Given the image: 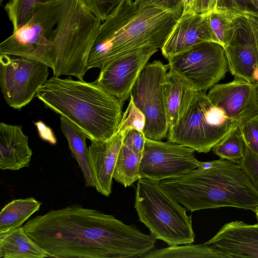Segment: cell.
<instances>
[{"instance_id": "cell-1", "label": "cell", "mask_w": 258, "mask_h": 258, "mask_svg": "<svg viewBox=\"0 0 258 258\" xmlns=\"http://www.w3.org/2000/svg\"><path fill=\"white\" fill-rule=\"evenodd\" d=\"M101 25L82 0L38 4L28 23L0 44V54L40 61L56 77L69 75L83 80Z\"/></svg>"}, {"instance_id": "cell-2", "label": "cell", "mask_w": 258, "mask_h": 258, "mask_svg": "<svg viewBox=\"0 0 258 258\" xmlns=\"http://www.w3.org/2000/svg\"><path fill=\"white\" fill-rule=\"evenodd\" d=\"M23 227L50 257L57 258H142L157 240L135 225L77 205L38 215Z\"/></svg>"}, {"instance_id": "cell-3", "label": "cell", "mask_w": 258, "mask_h": 258, "mask_svg": "<svg viewBox=\"0 0 258 258\" xmlns=\"http://www.w3.org/2000/svg\"><path fill=\"white\" fill-rule=\"evenodd\" d=\"M158 184L191 212L227 207L253 211L258 206V190L245 172L222 158L200 161L194 171Z\"/></svg>"}, {"instance_id": "cell-4", "label": "cell", "mask_w": 258, "mask_h": 258, "mask_svg": "<svg viewBox=\"0 0 258 258\" xmlns=\"http://www.w3.org/2000/svg\"><path fill=\"white\" fill-rule=\"evenodd\" d=\"M177 20L158 8L124 0L101 24L88 56V69H101L114 58L143 47L161 49Z\"/></svg>"}, {"instance_id": "cell-5", "label": "cell", "mask_w": 258, "mask_h": 258, "mask_svg": "<svg viewBox=\"0 0 258 258\" xmlns=\"http://www.w3.org/2000/svg\"><path fill=\"white\" fill-rule=\"evenodd\" d=\"M36 97L46 107L87 133L91 141L110 139L122 116L123 105L95 81L53 76L38 88Z\"/></svg>"}, {"instance_id": "cell-6", "label": "cell", "mask_w": 258, "mask_h": 258, "mask_svg": "<svg viewBox=\"0 0 258 258\" xmlns=\"http://www.w3.org/2000/svg\"><path fill=\"white\" fill-rule=\"evenodd\" d=\"M134 207L140 221L157 239L169 246L192 243L191 215L158 184L141 178L137 184Z\"/></svg>"}, {"instance_id": "cell-7", "label": "cell", "mask_w": 258, "mask_h": 258, "mask_svg": "<svg viewBox=\"0 0 258 258\" xmlns=\"http://www.w3.org/2000/svg\"><path fill=\"white\" fill-rule=\"evenodd\" d=\"M238 124L212 103L206 92L197 91L179 120L169 129L170 142L207 153Z\"/></svg>"}, {"instance_id": "cell-8", "label": "cell", "mask_w": 258, "mask_h": 258, "mask_svg": "<svg viewBox=\"0 0 258 258\" xmlns=\"http://www.w3.org/2000/svg\"><path fill=\"white\" fill-rule=\"evenodd\" d=\"M168 64L160 60L148 63L137 79L131 96L135 105L143 113V133L150 140L161 141L167 138L168 122L165 108L164 84Z\"/></svg>"}, {"instance_id": "cell-9", "label": "cell", "mask_w": 258, "mask_h": 258, "mask_svg": "<svg viewBox=\"0 0 258 258\" xmlns=\"http://www.w3.org/2000/svg\"><path fill=\"white\" fill-rule=\"evenodd\" d=\"M167 59L169 69L198 91L210 89L229 70L224 47L213 41L199 43Z\"/></svg>"}, {"instance_id": "cell-10", "label": "cell", "mask_w": 258, "mask_h": 258, "mask_svg": "<svg viewBox=\"0 0 258 258\" xmlns=\"http://www.w3.org/2000/svg\"><path fill=\"white\" fill-rule=\"evenodd\" d=\"M0 54L2 92L10 107L20 109L36 97L38 88L47 81L49 67L36 60Z\"/></svg>"}, {"instance_id": "cell-11", "label": "cell", "mask_w": 258, "mask_h": 258, "mask_svg": "<svg viewBox=\"0 0 258 258\" xmlns=\"http://www.w3.org/2000/svg\"><path fill=\"white\" fill-rule=\"evenodd\" d=\"M195 152L176 143L146 138L140 164V178L159 181L191 172L200 163Z\"/></svg>"}, {"instance_id": "cell-12", "label": "cell", "mask_w": 258, "mask_h": 258, "mask_svg": "<svg viewBox=\"0 0 258 258\" xmlns=\"http://www.w3.org/2000/svg\"><path fill=\"white\" fill-rule=\"evenodd\" d=\"M158 49L143 47L114 58L101 69L95 82L123 105L140 73Z\"/></svg>"}, {"instance_id": "cell-13", "label": "cell", "mask_w": 258, "mask_h": 258, "mask_svg": "<svg viewBox=\"0 0 258 258\" xmlns=\"http://www.w3.org/2000/svg\"><path fill=\"white\" fill-rule=\"evenodd\" d=\"M228 70L234 77L254 83L258 50L251 27L243 14H234L224 47Z\"/></svg>"}, {"instance_id": "cell-14", "label": "cell", "mask_w": 258, "mask_h": 258, "mask_svg": "<svg viewBox=\"0 0 258 258\" xmlns=\"http://www.w3.org/2000/svg\"><path fill=\"white\" fill-rule=\"evenodd\" d=\"M256 87V83L234 78L231 82L215 84L207 95L213 104L240 123L258 115Z\"/></svg>"}, {"instance_id": "cell-15", "label": "cell", "mask_w": 258, "mask_h": 258, "mask_svg": "<svg viewBox=\"0 0 258 258\" xmlns=\"http://www.w3.org/2000/svg\"><path fill=\"white\" fill-rule=\"evenodd\" d=\"M204 243L229 258H258V223L248 224L241 221L227 223Z\"/></svg>"}, {"instance_id": "cell-16", "label": "cell", "mask_w": 258, "mask_h": 258, "mask_svg": "<svg viewBox=\"0 0 258 258\" xmlns=\"http://www.w3.org/2000/svg\"><path fill=\"white\" fill-rule=\"evenodd\" d=\"M125 131L117 130L106 141H91L88 148L89 167L98 192L109 196L111 192L113 173Z\"/></svg>"}, {"instance_id": "cell-17", "label": "cell", "mask_w": 258, "mask_h": 258, "mask_svg": "<svg viewBox=\"0 0 258 258\" xmlns=\"http://www.w3.org/2000/svg\"><path fill=\"white\" fill-rule=\"evenodd\" d=\"M207 41H213L208 14L181 15L161 48V51L167 59Z\"/></svg>"}, {"instance_id": "cell-18", "label": "cell", "mask_w": 258, "mask_h": 258, "mask_svg": "<svg viewBox=\"0 0 258 258\" xmlns=\"http://www.w3.org/2000/svg\"><path fill=\"white\" fill-rule=\"evenodd\" d=\"M32 151L28 144V137L22 126L0 123V168L18 170L28 167Z\"/></svg>"}, {"instance_id": "cell-19", "label": "cell", "mask_w": 258, "mask_h": 258, "mask_svg": "<svg viewBox=\"0 0 258 258\" xmlns=\"http://www.w3.org/2000/svg\"><path fill=\"white\" fill-rule=\"evenodd\" d=\"M197 91L174 71L169 70L167 73L164 95L169 129L179 120Z\"/></svg>"}, {"instance_id": "cell-20", "label": "cell", "mask_w": 258, "mask_h": 258, "mask_svg": "<svg viewBox=\"0 0 258 258\" xmlns=\"http://www.w3.org/2000/svg\"><path fill=\"white\" fill-rule=\"evenodd\" d=\"M48 253L33 240L23 226L0 233V257L44 258Z\"/></svg>"}, {"instance_id": "cell-21", "label": "cell", "mask_w": 258, "mask_h": 258, "mask_svg": "<svg viewBox=\"0 0 258 258\" xmlns=\"http://www.w3.org/2000/svg\"><path fill=\"white\" fill-rule=\"evenodd\" d=\"M60 130L67 139L72 156L78 162L82 170L86 186L95 187L88 162V148L86 143L91 137L78 126L61 116Z\"/></svg>"}, {"instance_id": "cell-22", "label": "cell", "mask_w": 258, "mask_h": 258, "mask_svg": "<svg viewBox=\"0 0 258 258\" xmlns=\"http://www.w3.org/2000/svg\"><path fill=\"white\" fill-rule=\"evenodd\" d=\"M41 204L32 197L14 200L9 203L0 213V233L21 227L39 210Z\"/></svg>"}, {"instance_id": "cell-23", "label": "cell", "mask_w": 258, "mask_h": 258, "mask_svg": "<svg viewBox=\"0 0 258 258\" xmlns=\"http://www.w3.org/2000/svg\"><path fill=\"white\" fill-rule=\"evenodd\" d=\"M169 257H199V258H229L225 253L209 245L186 244L169 246L168 247L152 250L142 258H169Z\"/></svg>"}, {"instance_id": "cell-24", "label": "cell", "mask_w": 258, "mask_h": 258, "mask_svg": "<svg viewBox=\"0 0 258 258\" xmlns=\"http://www.w3.org/2000/svg\"><path fill=\"white\" fill-rule=\"evenodd\" d=\"M142 154H139L122 143L113 178L125 187L131 186L140 178L139 168Z\"/></svg>"}, {"instance_id": "cell-25", "label": "cell", "mask_w": 258, "mask_h": 258, "mask_svg": "<svg viewBox=\"0 0 258 258\" xmlns=\"http://www.w3.org/2000/svg\"><path fill=\"white\" fill-rule=\"evenodd\" d=\"M246 148V145L238 123L212 150L220 158L239 164L244 157Z\"/></svg>"}, {"instance_id": "cell-26", "label": "cell", "mask_w": 258, "mask_h": 258, "mask_svg": "<svg viewBox=\"0 0 258 258\" xmlns=\"http://www.w3.org/2000/svg\"><path fill=\"white\" fill-rule=\"evenodd\" d=\"M54 0H10L5 10L12 23L13 32L19 30L29 21L34 5Z\"/></svg>"}, {"instance_id": "cell-27", "label": "cell", "mask_w": 258, "mask_h": 258, "mask_svg": "<svg viewBox=\"0 0 258 258\" xmlns=\"http://www.w3.org/2000/svg\"><path fill=\"white\" fill-rule=\"evenodd\" d=\"M234 15L216 10L208 14L213 41L223 47L227 41Z\"/></svg>"}, {"instance_id": "cell-28", "label": "cell", "mask_w": 258, "mask_h": 258, "mask_svg": "<svg viewBox=\"0 0 258 258\" xmlns=\"http://www.w3.org/2000/svg\"><path fill=\"white\" fill-rule=\"evenodd\" d=\"M128 105L123 113L118 128L125 131L130 127L142 131L145 125V117L143 113L135 105L130 97Z\"/></svg>"}, {"instance_id": "cell-29", "label": "cell", "mask_w": 258, "mask_h": 258, "mask_svg": "<svg viewBox=\"0 0 258 258\" xmlns=\"http://www.w3.org/2000/svg\"><path fill=\"white\" fill-rule=\"evenodd\" d=\"M88 9L101 21H105L124 0H82Z\"/></svg>"}, {"instance_id": "cell-30", "label": "cell", "mask_w": 258, "mask_h": 258, "mask_svg": "<svg viewBox=\"0 0 258 258\" xmlns=\"http://www.w3.org/2000/svg\"><path fill=\"white\" fill-rule=\"evenodd\" d=\"M239 124L246 147L258 156V115Z\"/></svg>"}, {"instance_id": "cell-31", "label": "cell", "mask_w": 258, "mask_h": 258, "mask_svg": "<svg viewBox=\"0 0 258 258\" xmlns=\"http://www.w3.org/2000/svg\"><path fill=\"white\" fill-rule=\"evenodd\" d=\"M216 10L233 14L258 13L250 0H217Z\"/></svg>"}, {"instance_id": "cell-32", "label": "cell", "mask_w": 258, "mask_h": 258, "mask_svg": "<svg viewBox=\"0 0 258 258\" xmlns=\"http://www.w3.org/2000/svg\"><path fill=\"white\" fill-rule=\"evenodd\" d=\"M141 6H151L170 14L178 19L183 11V0H135Z\"/></svg>"}, {"instance_id": "cell-33", "label": "cell", "mask_w": 258, "mask_h": 258, "mask_svg": "<svg viewBox=\"0 0 258 258\" xmlns=\"http://www.w3.org/2000/svg\"><path fill=\"white\" fill-rule=\"evenodd\" d=\"M146 140L143 132L130 127L124 133L122 143L135 152L142 154Z\"/></svg>"}, {"instance_id": "cell-34", "label": "cell", "mask_w": 258, "mask_h": 258, "mask_svg": "<svg viewBox=\"0 0 258 258\" xmlns=\"http://www.w3.org/2000/svg\"><path fill=\"white\" fill-rule=\"evenodd\" d=\"M239 165L258 190V156L246 147L244 157Z\"/></svg>"}, {"instance_id": "cell-35", "label": "cell", "mask_w": 258, "mask_h": 258, "mask_svg": "<svg viewBox=\"0 0 258 258\" xmlns=\"http://www.w3.org/2000/svg\"><path fill=\"white\" fill-rule=\"evenodd\" d=\"M217 0H195L191 13L206 15L215 11Z\"/></svg>"}, {"instance_id": "cell-36", "label": "cell", "mask_w": 258, "mask_h": 258, "mask_svg": "<svg viewBox=\"0 0 258 258\" xmlns=\"http://www.w3.org/2000/svg\"><path fill=\"white\" fill-rule=\"evenodd\" d=\"M37 127L38 134L41 139L51 144H55L56 139L52 130L47 126L43 121L39 120L34 122Z\"/></svg>"}, {"instance_id": "cell-37", "label": "cell", "mask_w": 258, "mask_h": 258, "mask_svg": "<svg viewBox=\"0 0 258 258\" xmlns=\"http://www.w3.org/2000/svg\"><path fill=\"white\" fill-rule=\"evenodd\" d=\"M241 14L245 17L251 27L258 50V13Z\"/></svg>"}, {"instance_id": "cell-38", "label": "cell", "mask_w": 258, "mask_h": 258, "mask_svg": "<svg viewBox=\"0 0 258 258\" xmlns=\"http://www.w3.org/2000/svg\"><path fill=\"white\" fill-rule=\"evenodd\" d=\"M195 0H183V11L182 15L191 13L192 7Z\"/></svg>"}, {"instance_id": "cell-39", "label": "cell", "mask_w": 258, "mask_h": 258, "mask_svg": "<svg viewBox=\"0 0 258 258\" xmlns=\"http://www.w3.org/2000/svg\"><path fill=\"white\" fill-rule=\"evenodd\" d=\"M254 83L258 84V65L255 68L252 75Z\"/></svg>"}, {"instance_id": "cell-40", "label": "cell", "mask_w": 258, "mask_h": 258, "mask_svg": "<svg viewBox=\"0 0 258 258\" xmlns=\"http://www.w3.org/2000/svg\"><path fill=\"white\" fill-rule=\"evenodd\" d=\"M258 12V0H250Z\"/></svg>"}, {"instance_id": "cell-41", "label": "cell", "mask_w": 258, "mask_h": 258, "mask_svg": "<svg viewBox=\"0 0 258 258\" xmlns=\"http://www.w3.org/2000/svg\"><path fill=\"white\" fill-rule=\"evenodd\" d=\"M253 212L255 213L256 220L258 222V206L254 209Z\"/></svg>"}, {"instance_id": "cell-42", "label": "cell", "mask_w": 258, "mask_h": 258, "mask_svg": "<svg viewBox=\"0 0 258 258\" xmlns=\"http://www.w3.org/2000/svg\"><path fill=\"white\" fill-rule=\"evenodd\" d=\"M256 90H257V102H258V84H257Z\"/></svg>"}, {"instance_id": "cell-43", "label": "cell", "mask_w": 258, "mask_h": 258, "mask_svg": "<svg viewBox=\"0 0 258 258\" xmlns=\"http://www.w3.org/2000/svg\"><path fill=\"white\" fill-rule=\"evenodd\" d=\"M9 1H10V0H9ZM3 1V0H0L1 4L2 3Z\"/></svg>"}]
</instances>
